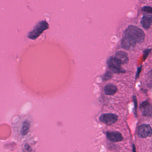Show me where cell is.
<instances>
[{
	"label": "cell",
	"mask_w": 152,
	"mask_h": 152,
	"mask_svg": "<svg viewBox=\"0 0 152 152\" xmlns=\"http://www.w3.org/2000/svg\"><path fill=\"white\" fill-rule=\"evenodd\" d=\"M151 52V49H145L144 51V54H143V60H145L147 57L148 56V54L150 53Z\"/></svg>",
	"instance_id": "obj_15"
},
{
	"label": "cell",
	"mask_w": 152,
	"mask_h": 152,
	"mask_svg": "<svg viewBox=\"0 0 152 152\" xmlns=\"http://www.w3.org/2000/svg\"><path fill=\"white\" fill-rule=\"evenodd\" d=\"M29 129H30V123L28 121L24 122L21 129V135H26L28 132Z\"/></svg>",
	"instance_id": "obj_11"
},
{
	"label": "cell",
	"mask_w": 152,
	"mask_h": 152,
	"mask_svg": "<svg viewBox=\"0 0 152 152\" xmlns=\"http://www.w3.org/2000/svg\"><path fill=\"white\" fill-rule=\"evenodd\" d=\"M115 58L121 64H124L128 62V56L126 52L123 51H119L115 54Z\"/></svg>",
	"instance_id": "obj_8"
},
{
	"label": "cell",
	"mask_w": 152,
	"mask_h": 152,
	"mask_svg": "<svg viewBox=\"0 0 152 152\" xmlns=\"http://www.w3.org/2000/svg\"><path fill=\"white\" fill-rule=\"evenodd\" d=\"M118 116L113 113H105L103 114L100 117V121L108 125L115 124L118 120Z\"/></svg>",
	"instance_id": "obj_5"
},
{
	"label": "cell",
	"mask_w": 152,
	"mask_h": 152,
	"mask_svg": "<svg viewBox=\"0 0 152 152\" xmlns=\"http://www.w3.org/2000/svg\"><path fill=\"white\" fill-rule=\"evenodd\" d=\"M145 83L148 87H152V70L147 73L145 79Z\"/></svg>",
	"instance_id": "obj_12"
},
{
	"label": "cell",
	"mask_w": 152,
	"mask_h": 152,
	"mask_svg": "<svg viewBox=\"0 0 152 152\" xmlns=\"http://www.w3.org/2000/svg\"><path fill=\"white\" fill-rule=\"evenodd\" d=\"M141 24L143 28L148 29L152 24V15L150 14L144 15L141 20Z\"/></svg>",
	"instance_id": "obj_9"
},
{
	"label": "cell",
	"mask_w": 152,
	"mask_h": 152,
	"mask_svg": "<svg viewBox=\"0 0 152 152\" xmlns=\"http://www.w3.org/2000/svg\"><path fill=\"white\" fill-rule=\"evenodd\" d=\"M141 70V66H140V67H139V68H138V70H137V74H136V77H135V78H137L138 77V75H139V74H140V72Z\"/></svg>",
	"instance_id": "obj_16"
},
{
	"label": "cell",
	"mask_w": 152,
	"mask_h": 152,
	"mask_svg": "<svg viewBox=\"0 0 152 152\" xmlns=\"http://www.w3.org/2000/svg\"><path fill=\"white\" fill-rule=\"evenodd\" d=\"M107 65L109 68L115 73L124 72L125 71L121 68V64L113 56L110 57L107 60Z\"/></svg>",
	"instance_id": "obj_3"
},
{
	"label": "cell",
	"mask_w": 152,
	"mask_h": 152,
	"mask_svg": "<svg viewBox=\"0 0 152 152\" xmlns=\"http://www.w3.org/2000/svg\"><path fill=\"white\" fill-rule=\"evenodd\" d=\"M138 135L141 138H147L152 135V128L147 124H142L138 128Z\"/></svg>",
	"instance_id": "obj_4"
},
{
	"label": "cell",
	"mask_w": 152,
	"mask_h": 152,
	"mask_svg": "<svg viewBox=\"0 0 152 152\" xmlns=\"http://www.w3.org/2000/svg\"><path fill=\"white\" fill-rule=\"evenodd\" d=\"M112 77V73L110 72V71H107L104 75V77H103V80H108L109 79H110Z\"/></svg>",
	"instance_id": "obj_13"
},
{
	"label": "cell",
	"mask_w": 152,
	"mask_h": 152,
	"mask_svg": "<svg viewBox=\"0 0 152 152\" xmlns=\"http://www.w3.org/2000/svg\"><path fill=\"white\" fill-rule=\"evenodd\" d=\"M133 151H135V146H134V145H133Z\"/></svg>",
	"instance_id": "obj_17"
},
{
	"label": "cell",
	"mask_w": 152,
	"mask_h": 152,
	"mask_svg": "<svg viewBox=\"0 0 152 152\" xmlns=\"http://www.w3.org/2000/svg\"><path fill=\"white\" fill-rule=\"evenodd\" d=\"M140 107L143 116H152V106L148 101L141 103Z\"/></svg>",
	"instance_id": "obj_6"
},
{
	"label": "cell",
	"mask_w": 152,
	"mask_h": 152,
	"mask_svg": "<svg viewBox=\"0 0 152 152\" xmlns=\"http://www.w3.org/2000/svg\"><path fill=\"white\" fill-rule=\"evenodd\" d=\"M142 10L143 11H145V12H148V13L152 14V7H148V6L144 7L142 8Z\"/></svg>",
	"instance_id": "obj_14"
},
{
	"label": "cell",
	"mask_w": 152,
	"mask_h": 152,
	"mask_svg": "<svg viewBox=\"0 0 152 152\" xmlns=\"http://www.w3.org/2000/svg\"><path fill=\"white\" fill-rule=\"evenodd\" d=\"M106 137L112 142H119L124 139L122 135L118 131H107L106 132Z\"/></svg>",
	"instance_id": "obj_7"
},
{
	"label": "cell",
	"mask_w": 152,
	"mask_h": 152,
	"mask_svg": "<svg viewBox=\"0 0 152 152\" xmlns=\"http://www.w3.org/2000/svg\"><path fill=\"white\" fill-rule=\"evenodd\" d=\"M117 90L118 88L116 86L112 84H108L104 88V91L106 95H113L116 93Z\"/></svg>",
	"instance_id": "obj_10"
},
{
	"label": "cell",
	"mask_w": 152,
	"mask_h": 152,
	"mask_svg": "<svg viewBox=\"0 0 152 152\" xmlns=\"http://www.w3.org/2000/svg\"><path fill=\"white\" fill-rule=\"evenodd\" d=\"M144 37V33L141 28L134 26H129L125 30L123 39L133 48L137 43H142Z\"/></svg>",
	"instance_id": "obj_1"
},
{
	"label": "cell",
	"mask_w": 152,
	"mask_h": 152,
	"mask_svg": "<svg viewBox=\"0 0 152 152\" xmlns=\"http://www.w3.org/2000/svg\"><path fill=\"white\" fill-rule=\"evenodd\" d=\"M49 28V24L46 21H41L37 24L33 30L30 31L28 37L29 39L34 40L37 39L45 30Z\"/></svg>",
	"instance_id": "obj_2"
}]
</instances>
